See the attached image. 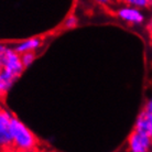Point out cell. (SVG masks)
Wrapping results in <instances>:
<instances>
[{
    "instance_id": "1",
    "label": "cell",
    "mask_w": 152,
    "mask_h": 152,
    "mask_svg": "<svg viewBox=\"0 0 152 152\" xmlns=\"http://www.w3.org/2000/svg\"><path fill=\"white\" fill-rule=\"evenodd\" d=\"M10 133H11V147L13 150L21 152H31L38 150V138L18 118L12 117Z\"/></svg>"
},
{
    "instance_id": "2",
    "label": "cell",
    "mask_w": 152,
    "mask_h": 152,
    "mask_svg": "<svg viewBox=\"0 0 152 152\" xmlns=\"http://www.w3.org/2000/svg\"><path fill=\"white\" fill-rule=\"evenodd\" d=\"M127 150L130 152L152 151V137L133 129L127 140Z\"/></svg>"
},
{
    "instance_id": "3",
    "label": "cell",
    "mask_w": 152,
    "mask_h": 152,
    "mask_svg": "<svg viewBox=\"0 0 152 152\" xmlns=\"http://www.w3.org/2000/svg\"><path fill=\"white\" fill-rule=\"evenodd\" d=\"M117 17L130 26H142L145 21V15L142 9L125 4L117 10Z\"/></svg>"
},
{
    "instance_id": "4",
    "label": "cell",
    "mask_w": 152,
    "mask_h": 152,
    "mask_svg": "<svg viewBox=\"0 0 152 152\" xmlns=\"http://www.w3.org/2000/svg\"><path fill=\"white\" fill-rule=\"evenodd\" d=\"M12 116L8 110L0 107V150H10L11 147V126Z\"/></svg>"
},
{
    "instance_id": "5",
    "label": "cell",
    "mask_w": 152,
    "mask_h": 152,
    "mask_svg": "<svg viewBox=\"0 0 152 152\" xmlns=\"http://www.w3.org/2000/svg\"><path fill=\"white\" fill-rule=\"evenodd\" d=\"M134 130L152 137V115L149 114L145 109H142L136 119Z\"/></svg>"
},
{
    "instance_id": "6",
    "label": "cell",
    "mask_w": 152,
    "mask_h": 152,
    "mask_svg": "<svg viewBox=\"0 0 152 152\" xmlns=\"http://www.w3.org/2000/svg\"><path fill=\"white\" fill-rule=\"evenodd\" d=\"M42 45V40L40 38H28L23 41L15 43L13 49L19 54L28 53V52H37Z\"/></svg>"
},
{
    "instance_id": "7",
    "label": "cell",
    "mask_w": 152,
    "mask_h": 152,
    "mask_svg": "<svg viewBox=\"0 0 152 152\" xmlns=\"http://www.w3.org/2000/svg\"><path fill=\"white\" fill-rule=\"evenodd\" d=\"M17 80L18 78L15 75H12L11 73L1 69L0 71V96L6 95L12 88Z\"/></svg>"
},
{
    "instance_id": "8",
    "label": "cell",
    "mask_w": 152,
    "mask_h": 152,
    "mask_svg": "<svg viewBox=\"0 0 152 152\" xmlns=\"http://www.w3.org/2000/svg\"><path fill=\"white\" fill-rule=\"evenodd\" d=\"M121 1L125 4L133 6V7L140 8V9H145L152 4V0H121Z\"/></svg>"
},
{
    "instance_id": "9",
    "label": "cell",
    "mask_w": 152,
    "mask_h": 152,
    "mask_svg": "<svg viewBox=\"0 0 152 152\" xmlns=\"http://www.w3.org/2000/svg\"><path fill=\"white\" fill-rule=\"evenodd\" d=\"M35 57V52H28V53H23L21 54V61H22V64L24 67H29L33 64Z\"/></svg>"
},
{
    "instance_id": "10",
    "label": "cell",
    "mask_w": 152,
    "mask_h": 152,
    "mask_svg": "<svg viewBox=\"0 0 152 152\" xmlns=\"http://www.w3.org/2000/svg\"><path fill=\"white\" fill-rule=\"evenodd\" d=\"M64 27L66 29H74V28L77 27V24H78V19H77V17L75 15H69L64 21Z\"/></svg>"
},
{
    "instance_id": "11",
    "label": "cell",
    "mask_w": 152,
    "mask_h": 152,
    "mask_svg": "<svg viewBox=\"0 0 152 152\" xmlns=\"http://www.w3.org/2000/svg\"><path fill=\"white\" fill-rule=\"evenodd\" d=\"M143 109L148 111L149 114L152 115V95L149 96V98L147 99V102H145V106H143Z\"/></svg>"
},
{
    "instance_id": "12",
    "label": "cell",
    "mask_w": 152,
    "mask_h": 152,
    "mask_svg": "<svg viewBox=\"0 0 152 152\" xmlns=\"http://www.w3.org/2000/svg\"><path fill=\"white\" fill-rule=\"evenodd\" d=\"M148 30L152 35V15H151V18H150V19H149V21H148Z\"/></svg>"
},
{
    "instance_id": "13",
    "label": "cell",
    "mask_w": 152,
    "mask_h": 152,
    "mask_svg": "<svg viewBox=\"0 0 152 152\" xmlns=\"http://www.w3.org/2000/svg\"><path fill=\"white\" fill-rule=\"evenodd\" d=\"M95 1H97L98 4H107L110 0H95Z\"/></svg>"
},
{
    "instance_id": "14",
    "label": "cell",
    "mask_w": 152,
    "mask_h": 152,
    "mask_svg": "<svg viewBox=\"0 0 152 152\" xmlns=\"http://www.w3.org/2000/svg\"><path fill=\"white\" fill-rule=\"evenodd\" d=\"M0 71H1V60H0Z\"/></svg>"
},
{
    "instance_id": "15",
    "label": "cell",
    "mask_w": 152,
    "mask_h": 152,
    "mask_svg": "<svg viewBox=\"0 0 152 152\" xmlns=\"http://www.w3.org/2000/svg\"><path fill=\"white\" fill-rule=\"evenodd\" d=\"M151 43H152V37H151Z\"/></svg>"
}]
</instances>
